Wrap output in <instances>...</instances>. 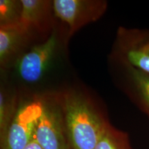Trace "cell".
<instances>
[{
    "mask_svg": "<svg viewBox=\"0 0 149 149\" xmlns=\"http://www.w3.org/2000/svg\"><path fill=\"white\" fill-rule=\"evenodd\" d=\"M52 6L55 16L68 24L74 33L81 26L96 21L106 8L102 1L87 0H55Z\"/></svg>",
    "mask_w": 149,
    "mask_h": 149,
    "instance_id": "277c9868",
    "label": "cell"
},
{
    "mask_svg": "<svg viewBox=\"0 0 149 149\" xmlns=\"http://www.w3.org/2000/svg\"><path fill=\"white\" fill-rule=\"evenodd\" d=\"M15 111V102L3 90L0 92V135L1 144L4 141L9 126L13 120Z\"/></svg>",
    "mask_w": 149,
    "mask_h": 149,
    "instance_id": "8fae6325",
    "label": "cell"
},
{
    "mask_svg": "<svg viewBox=\"0 0 149 149\" xmlns=\"http://www.w3.org/2000/svg\"><path fill=\"white\" fill-rule=\"evenodd\" d=\"M29 31L19 23L0 26V62L5 65L15 54Z\"/></svg>",
    "mask_w": 149,
    "mask_h": 149,
    "instance_id": "52a82bcc",
    "label": "cell"
},
{
    "mask_svg": "<svg viewBox=\"0 0 149 149\" xmlns=\"http://www.w3.org/2000/svg\"><path fill=\"white\" fill-rule=\"evenodd\" d=\"M94 149H131L127 134L107 123Z\"/></svg>",
    "mask_w": 149,
    "mask_h": 149,
    "instance_id": "30bf717a",
    "label": "cell"
},
{
    "mask_svg": "<svg viewBox=\"0 0 149 149\" xmlns=\"http://www.w3.org/2000/svg\"><path fill=\"white\" fill-rule=\"evenodd\" d=\"M24 149H43V148L40 146V144L37 142L36 139H35L34 135H33L32 139L30 141V142L27 144V146L24 148Z\"/></svg>",
    "mask_w": 149,
    "mask_h": 149,
    "instance_id": "4fadbf2b",
    "label": "cell"
},
{
    "mask_svg": "<svg viewBox=\"0 0 149 149\" xmlns=\"http://www.w3.org/2000/svg\"><path fill=\"white\" fill-rule=\"evenodd\" d=\"M117 50L123 64L149 74V31L121 29Z\"/></svg>",
    "mask_w": 149,
    "mask_h": 149,
    "instance_id": "7a4b0ae2",
    "label": "cell"
},
{
    "mask_svg": "<svg viewBox=\"0 0 149 149\" xmlns=\"http://www.w3.org/2000/svg\"><path fill=\"white\" fill-rule=\"evenodd\" d=\"M123 66L128 93L149 117V74L127 65Z\"/></svg>",
    "mask_w": 149,
    "mask_h": 149,
    "instance_id": "ba28073f",
    "label": "cell"
},
{
    "mask_svg": "<svg viewBox=\"0 0 149 149\" xmlns=\"http://www.w3.org/2000/svg\"><path fill=\"white\" fill-rule=\"evenodd\" d=\"M34 137L43 149H70L64 121L57 111L44 105Z\"/></svg>",
    "mask_w": 149,
    "mask_h": 149,
    "instance_id": "5b68a950",
    "label": "cell"
},
{
    "mask_svg": "<svg viewBox=\"0 0 149 149\" xmlns=\"http://www.w3.org/2000/svg\"><path fill=\"white\" fill-rule=\"evenodd\" d=\"M56 46L57 38L53 34L44 43L24 54L17 64V70L22 79L29 83L39 81L55 53Z\"/></svg>",
    "mask_w": 149,
    "mask_h": 149,
    "instance_id": "8992f818",
    "label": "cell"
},
{
    "mask_svg": "<svg viewBox=\"0 0 149 149\" xmlns=\"http://www.w3.org/2000/svg\"><path fill=\"white\" fill-rule=\"evenodd\" d=\"M43 109L42 102H34L18 110L1 144V149H24L33 137Z\"/></svg>",
    "mask_w": 149,
    "mask_h": 149,
    "instance_id": "3957f363",
    "label": "cell"
},
{
    "mask_svg": "<svg viewBox=\"0 0 149 149\" xmlns=\"http://www.w3.org/2000/svg\"><path fill=\"white\" fill-rule=\"evenodd\" d=\"M22 12L21 1H0V24L8 25L18 23Z\"/></svg>",
    "mask_w": 149,
    "mask_h": 149,
    "instance_id": "7c38bea8",
    "label": "cell"
},
{
    "mask_svg": "<svg viewBox=\"0 0 149 149\" xmlns=\"http://www.w3.org/2000/svg\"><path fill=\"white\" fill-rule=\"evenodd\" d=\"M64 111L71 149H94L107 122L79 97H68L65 100Z\"/></svg>",
    "mask_w": 149,
    "mask_h": 149,
    "instance_id": "6da1fadb",
    "label": "cell"
},
{
    "mask_svg": "<svg viewBox=\"0 0 149 149\" xmlns=\"http://www.w3.org/2000/svg\"><path fill=\"white\" fill-rule=\"evenodd\" d=\"M22 12L19 23L30 31L39 26L47 15L50 1L43 0H22Z\"/></svg>",
    "mask_w": 149,
    "mask_h": 149,
    "instance_id": "9c48e42d",
    "label": "cell"
}]
</instances>
